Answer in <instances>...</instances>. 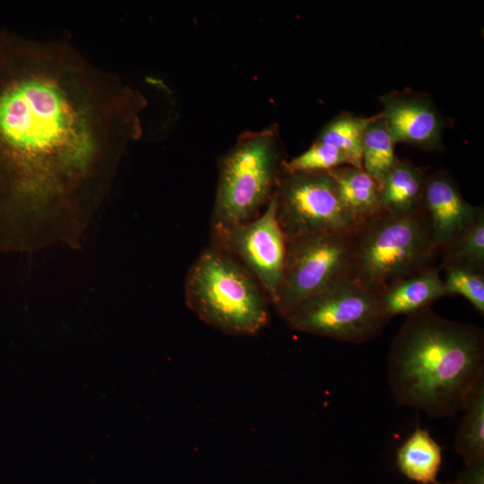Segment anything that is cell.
I'll list each match as a JSON object with an SVG mask.
<instances>
[{
    "label": "cell",
    "instance_id": "13",
    "mask_svg": "<svg viewBox=\"0 0 484 484\" xmlns=\"http://www.w3.org/2000/svg\"><path fill=\"white\" fill-rule=\"evenodd\" d=\"M426 178L419 168L397 159L379 185L381 212L407 215L420 210Z\"/></svg>",
    "mask_w": 484,
    "mask_h": 484
},
{
    "label": "cell",
    "instance_id": "21",
    "mask_svg": "<svg viewBox=\"0 0 484 484\" xmlns=\"http://www.w3.org/2000/svg\"><path fill=\"white\" fill-rule=\"evenodd\" d=\"M443 270V280L448 295L463 296L483 315L484 274L460 267H446Z\"/></svg>",
    "mask_w": 484,
    "mask_h": 484
},
{
    "label": "cell",
    "instance_id": "12",
    "mask_svg": "<svg viewBox=\"0 0 484 484\" xmlns=\"http://www.w3.org/2000/svg\"><path fill=\"white\" fill-rule=\"evenodd\" d=\"M440 270L429 266L399 280L377 293L379 307L389 322L400 315H409L447 296Z\"/></svg>",
    "mask_w": 484,
    "mask_h": 484
},
{
    "label": "cell",
    "instance_id": "15",
    "mask_svg": "<svg viewBox=\"0 0 484 484\" xmlns=\"http://www.w3.org/2000/svg\"><path fill=\"white\" fill-rule=\"evenodd\" d=\"M441 463V446L428 430L419 427L415 428L397 450L398 469L417 484L436 482Z\"/></svg>",
    "mask_w": 484,
    "mask_h": 484
},
{
    "label": "cell",
    "instance_id": "19",
    "mask_svg": "<svg viewBox=\"0 0 484 484\" xmlns=\"http://www.w3.org/2000/svg\"><path fill=\"white\" fill-rule=\"evenodd\" d=\"M394 145L382 113L374 115L365 131L361 164L378 185L397 160Z\"/></svg>",
    "mask_w": 484,
    "mask_h": 484
},
{
    "label": "cell",
    "instance_id": "3",
    "mask_svg": "<svg viewBox=\"0 0 484 484\" xmlns=\"http://www.w3.org/2000/svg\"><path fill=\"white\" fill-rule=\"evenodd\" d=\"M188 307L205 324L234 336L261 331L270 298L256 279L227 250L210 243L185 280Z\"/></svg>",
    "mask_w": 484,
    "mask_h": 484
},
{
    "label": "cell",
    "instance_id": "4",
    "mask_svg": "<svg viewBox=\"0 0 484 484\" xmlns=\"http://www.w3.org/2000/svg\"><path fill=\"white\" fill-rule=\"evenodd\" d=\"M276 126L242 134L218 162L212 236L252 220L272 198L282 173Z\"/></svg>",
    "mask_w": 484,
    "mask_h": 484
},
{
    "label": "cell",
    "instance_id": "6",
    "mask_svg": "<svg viewBox=\"0 0 484 484\" xmlns=\"http://www.w3.org/2000/svg\"><path fill=\"white\" fill-rule=\"evenodd\" d=\"M283 318L291 330L356 344L379 336L388 323L377 294L349 276L307 298Z\"/></svg>",
    "mask_w": 484,
    "mask_h": 484
},
{
    "label": "cell",
    "instance_id": "5",
    "mask_svg": "<svg viewBox=\"0 0 484 484\" xmlns=\"http://www.w3.org/2000/svg\"><path fill=\"white\" fill-rule=\"evenodd\" d=\"M436 255L423 207L407 215L381 212L353 233L349 277L377 294L432 266Z\"/></svg>",
    "mask_w": 484,
    "mask_h": 484
},
{
    "label": "cell",
    "instance_id": "16",
    "mask_svg": "<svg viewBox=\"0 0 484 484\" xmlns=\"http://www.w3.org/2000/svg\"><path fill=\"white\" fill-rule=\"evenodd\" d=\"M441 264L438 268L460 267L479 273L484 272V212L464 227L440 251Z\"/></svg>",
    "mask_w": 484,
    "mask_h": 484
},
{
    "label": "cell",
    "instance_id": "17",
    "mask_svg": "<svg viewBox=\"0 0 484 484\" xmlns=\"http://www.w3.org/2000/svg\"><path fill=\"white\" fill-rule=\"evenodd\" d=\"M372 118L342 112L322 128L315 141L335 147L349 158L351 166L362 169L363 138Z\"/></svg>",
    "mask_w": 484,
    "mask_h": 484
},
{
    "label": "cell",
    "instance_id": "8",
    "mask_svg": "<svg viewBox=\"0 0 484 484\" xmlns=\"http://www.w3.org/2000/svg\"><path fill=\"white\" fill-rule=\"evenodd\" d=\"M274 200L286 240L322 233H352L359 228L341 203L329 170L282 169Z\"/></svg>",
    "mask_w": 484,
    "mask_h": 484
},
{
    "label": "cell",
    "instance_id": "7",
    "mask_svg": "<svg viewBox=\"0 0 484 484\" xmlns=\"http://www.w3.org/2000/svg\"><path fill=\"white\" fill-rule=\"evenodd\" d=\"M353 233L286 240L281 278L272 305L282 317L299 303L349 276Z\"/></svg>",
    "mask_w": 484,
    "mask_h": 484
},
{
    "label": "cell",
    "instance_id": "23",
    "mask_svg": "<svg viewBox=\"0 0 484 484\" xmlns=\"http://www.w3.org/2000/svg\"><path fill=\"white\" fill-rule=\"evenodd\" d=\"M429 484H444V483H439V482L436 481L434 483H429ZM453 484H455V483H453Z\"/></svg>",
    "mask_w": 484,
    "mask_h": 484
},
{
    "label": "cell",
    "instance_id": "2",
    "mask_svg": "<svg viewBox=\"0 0 484 484\" xmlns=\"http://www.w3.org/2000/svg\"><path fill=\"white\" fill-rule=\"evenodd\" d=\"M387 381L399 405L430 418L463 411L484 381L483 330L430 307L407 315L391 345Z\"/></svg>",
    "mask_w": 484,
    "mask_h": 484
},
{
    "label": "cell",
    "instance_id": "14",
    "mask_svg": "<svg viewBox=\"0 0 484 484\" xmlns=\"http://www.w3.org/2000/svg\"><path fill=\"white\" fill-rule=\"evenodd\" d=\"M329 172L341 203L358 227L381 212L379 185L362 169L346 165Z\"/></svg>",
    "mask_w": 484,
    "mask_h": 484
},
{
    "label": "cell",
    "instance_id": "20",
    "mask_svg": "<svg viewBox=\"0 0 484 484\" xmlns=\"http://www.w3.org/2000/svg\"><path fill=\"white\" fill-rule=\"evenodd\" d=\"M351 166L349 158L333 146L315 142L311 146L291 159L283 162V170L287 172L328 171L341 166Z\"/></svg>",
    "mask_w": 484,
    "mask_h": 484
},
{
    "label": "cell",
    "instance_id": "11",
    "mask_svg": "<svg viewBox=\"0 0 484 484\" xmlns=\"http://www.w3.org/2000/svg\"><path fill=\"white\" fill-rule=\"evenodd\" d=\"M422 207L436 253H440L482 210L464 200L456 183L445 171L427 177Z\"/></svg>",
    "mask_w": 484,
    "mask_h": 484
},
{
    "label": "cell",
    "instance_id": "18",
    "mask_svg": "<svg viewBox=\"0 0 484 484\" xmlns=\"http://www.w3.org/2000/svg\"><path fill=\"white\" fill-rule=\"evenodd\" d=\"M454 437V448L465 464L484 461V381L471 393Z\"/></svg>",
    "mask_w": 484,
    "mask_h": 484
},
{
    "label": "cell",
    "instance_id": "10",
    "mask_svg": "<svg viewBox=\"0 0 484 484\" xmlns=\"http://www.w3.org/2000/svg\"><path fill=\"white\" fill-rule=\"evenodd\" d=\"M379 99L394 144L406 143L427 151L443 148L444 119L428 94L406 89L390 91Z\"/></svg>",
    "mask_w": 484,
    "mask_h": 484
},
{
    "label": "cell",
    "instance_id": "9",
    "mask_svg": "<svg viewBox=\"0 0 484 484\" xmlns=\"http://www.w3.org/2000/svg\"><path fill=\"white\" fill-rule=\"evenodd\" d=\"M261 284L271 304L280 283L286 255V238L276 215L274 194L255 219L212 236Z\"/></svg>",
    "mask_w": 484,
    "mask_h": 484
},
{
    "label": "cell",
    "instance_id": "22",
    "mask_svg": "<svg viewBox=\"0 0 484 484\" xmlns=\"http://www.w3.org/2000/svg\"><path fill=\"white\" fill-rule=\"evenodd\" d=\"M455 484H484V461L465 464Z\"/></svg>",
    "mask_w": 484,
    "mask_h": 484
},
{
    "label": "cell",
    "instance_id": "1",
    "mask_svg": "<svg viewBox=\"0 0 484 484\" xmlns=\"http://www.w3.org/2000/svg\"><path fill=\"white\" fill-rule=\"evenodd\" d=\"M146 101L61 40L0 33V248L79 247Z\"/></svg>",
    "mask_w": 484,
    "mask_h": 484
}]
</instances>
